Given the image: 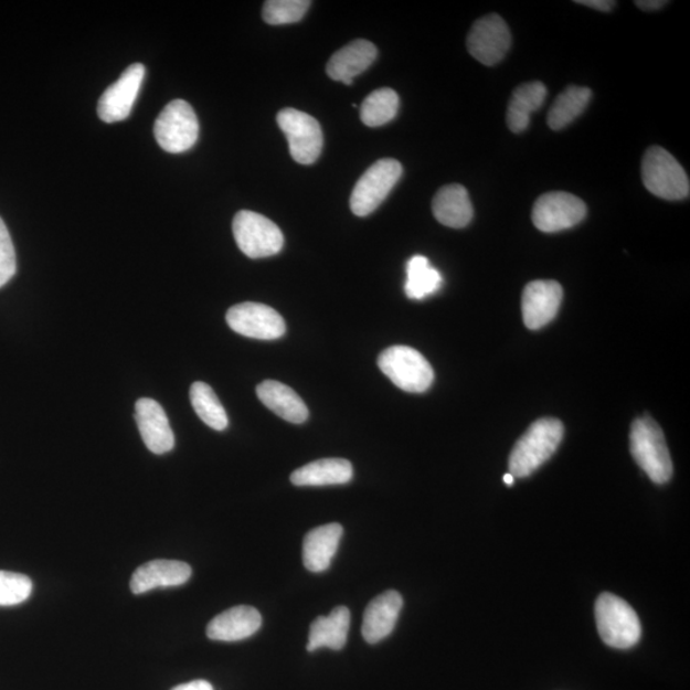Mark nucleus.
Listing matches in <instances>:
<instances>
[{
	"instance_id": "1",
	"label": "nucleus",
	"mask_w": 690,
	"mask_h": 690,
	"mask_svg": "<svg viewBox=\"0 0 690 690\" xmlns=\"http://www.w3.org/2000/svg\"><path fill=\"white\" fill-rule=\"evenodd\" d=\"M564 436V426L556 418H541L519 438L510 453L509 469L519 478L529 477L556 452Z\"/></svg>"
},
{
	"instance_id": "2",
	"label": "nucleus",
	"mask_w": 690,
	"mask_h": 690,
	"mask_svg": "<svg viewBox=\"0 0 690 690\" xmlns=\"http://www.w3.org/2000/svg\"><path fill=\"white\" fill-rule=\"evenodd\" d=\"M630 452L637 465L655 484L664 485L672 476V461L662 429L651 417L633 422Z\"/></svg>"
},
{
	"instance_id": "3",
	"label": "nucleus",
	"mask_w": 690,
	"mask_h": 690,
	"mask_svg": "<svg viewBox=\"0 0 690 690\" xmlns=\"http://www.w3.org/2000/svg\"><path fill=\"white\" fill-rule=\"evenodd\" d=\"M595 615L599 637L607 646L627 649L638 644L643 627L627 601L605 592L596 601Z\"/></svg>"
},
{
	"instance_id": "4",
	"label": "nucleus",
	"mask_w": 690,
	"mask_h": 690,
	"mask_svg": "<svg viewBox=\"0 0 690 690\" xmlns=\"http://www.w3.org/2000/svg\"><path fill=\"white\" fill-rule=\"evenodd\" d=\"M379 368L392 383L407 393H425L434 383L432 364L416 349L394 346L379 357Z\"/></svg>"
},
{
	"instance_id": "5",
	"label": "nucleus",
	"mask_w": 690,
	"mask_h": 690,
	"mask_svg": "<svg viewBox=\"0 0 690 690\" xmlns=\"http://www.w3.org/2000/svg\"><path fill=\"white\" fill-rule=\"evenodd\" d=\"M643 181L655 197L679 201L690 193V182L683 167L660 146H651L643 160Z\"/></svg>"
},
{
	"instance_id": "6",
	"label": "nucleus",
	"mask_w": 690,
	"mask_h": 690,
	"mask_svg": "<svg viewBox=\"0 0 690 690\" xmlns=\"http://www.w3.org/2000/svg\"><path fill=\"white\" fill-rule=\"evenodd\" d=\"M233 234L242 253L250 258L274 256L284 246L279 226L254 211L242 210L234 216Z\"/></svg>"
},
{
	"instance_id": "7",
	"label": "nucleus",
	"mask_w": 690,
	"mask_h": 690,
	"mask_svg": "<svg viewBox=\"0 0 690 690\" xmlns=\"http://www.w3.org/2000/svg\"><path fill=\"white\" fill-rule=\"evenodd\" d=\"M200 132L199 119L191 105L173 100L162 110L153 126V135L162 150L180 153L193 148Z\"/></svg>"
},
{
	"instance_id": "8",
	"label": "nucleus",
	"mask_w": 690,
	"mask_h": 690,
	"mask_svg": "<svg viewBox=\"0 0 690 690\" xmlns=\"http://www.w3.org/2000/svg\"><path fill=\"white\" fill-rule=\"evenodd\" d=\"M403 168L395 159H380L371 166L354 185L351 210L357 216H368L375 211L394 185L401 180Z\"/></svg>"
},
{
	"instance_id": "9",
	"label": "nucleus",
	"mask_w": 690,
	"mask_h": 690,
	"mask_svg": "<svg viewBox=\"0 0 690 690\" xmlns=\"http://www.w3.org/2000/svg\"><path fill=\"white\" fill-rule=\"evenodd\" d=\"M276 121L283 134L287 136L291 158L299 164H314L321 156L323 148V135L319 121L307 113L294 108L280 110Z\"/></svg>"
},
{
	"instance_id": "10",
	"label": "nucleus",
	"mask_w": 690,
	"mask_h": 690,
	"mask_svg": "<svg viewBox=\"0 0 690 690\" xmlns=\"http://www.w3.org/2000/svg\"><path fill=\"white\" fill-rule=\"evenodd\" d=\"M587 206L570 192H549L534 202L532 221L541 232L558 233L573 229L584 221Z\"/></svg>"
},
{
	"instance_id": "11",
	"label": "nucleus",
	"mask_w": 690,
	"mask_h": 690,
	"mask_svg": "<svg viewBox=\"0 0 690 690\" xmlns=\"http://www.w3.org/2000/svg\"><path fill=\"white\" fill-rule=\"evenodd\" d=\"M230 328L243 337L275 340L286 335V321L274 308L256 302L238 304L226 312Z\"/></svg>"
},
{
	"instance_id": "12",
	"label": "nucleus",
	"mask_w": 690,
	"mask_h": 690,
	"mask_svg": "<svg viewBox=\"0 0 690 690\" xmlns=\"http://www.w3.org/2000/svg\"><path fill=\"white\" fill-rule=\"evenodd\" d=\"M511 35L508 24L498 14H487L475 22L467 38V49L485 66H495L509 52Z\"/></svg>"
},
{
	"instance_id": "13",
	"label": "nucleus",
	"mask_w": 690,
	"mask_h": 690,
	"mask_svg": "<svg viewBox=\"0 0 690 690\" xmlns=\"http://www.w3.org/2000/svg\"><path fill=\"white\" fill-rule=\"evenodd\" d=\"M144 77V64L135 63L104 92L97 104V115L105 124H116L131 115Z\"/></svg>"
},
{
	"instance_id": "14",
	"label": "nucleus",
	"mask_w": 690,
	"mask_h": 690,
	"mask_svg": "<svg viewBox=\"0 0 690 690\" xmlns=\"http://www.w3.org/2000/svg\"><path fill=\"white\" fill-rule=\"evenodd\" d=\"M563 300V288L555 280H534L527 284L522 296L526 327L539 330L555 319Z\"/></svg>"
},
{
	"instance_id": "15",
	"label": "nucleus",
	"mask_w": 690,
	"mask_h": 690,
	"mask_svg": "<svg viewBox=\"0 0 690 690\" xmlns=\"http://www.w3.org/2000/svg\"><path fill=\"white\" fill-rule=\"evenodd\" d=\"M135 418L146 448L151 453L161 456L174 448V434L166 411L158 402L141 397L136 403Z\"/></svg>"
},
{
	"instance_id": "16",
	"label": "nucleus",
	"mask_w": 690,
	"mask_h": 690,
	"mask_svg": "<svg viewBox=\"0 0 690 690\" xmlns=\"http://www.w3.org/2000/svg\"><path fill=\"white\" fill-rule=\"evenodd\" d=\"M403 607L396 591H386L373 598L363 615L362 636L370 645L379 644L392 635Z\"/></svg>"
},
{
	"instance_id": "17",
	"label": "nucleus",
	"mask_w": 690,
	"mask_h": 690,
	"mask_svg": "<svg viewBox=\"0 0 690 690\" xmlns=\"http://www.w3.org/2000/svg\"><path fill=\"white\" fill-rule=\"evenodd\" d=\"M191 575L189 564L177 560H152L134 573L131 590L135 595H142L156 588L182 586Z\"/></svg>"
},
{
	"instance_id": "18",
	"label": "nucleus",
	"mask_w": 690,
	"mask_h": 690,
	"mask_svg": "<svg viewBox=\"0 0 690 690\" xmlns=\"http://www.w3.org/2000/svg\"><path fill=\"white\" fill-rule=\"evenodd\" d=\"M263 618L255 607L235 606L219 614L208 625L210 639L221 643H237L254 636L262 628Z\"/></svg>"
},
{
	"instance_id": "19",
	"label": "nucleus",
	"mask_w": 690,
	"mask_h": 690,
	"mask_svg": "<svg viewBox=\"0 0 690 690\" xmlns=\"http://www.w3.org/2000/svg\"><path fill=\"white\" fill-rule=\"evenodd\" d=\"M376 56L375 45L368 40H354L332 54L327 67L328 75L347 86L352 85L354 77L367 71L375 62Z\"/></svg>"
},
{
	"instance_id": "20",
	"label": "nucleus",
	"mask_w": 690,
	"mask_h": 690,
	"mask_svg": "<svg viewBox=\"0 0 690 690\" xmlns=\"http://www.w3.org/2000/svg\"><path fill=\"white\" fill-rule=\"evenodd\" d=\"M436 221L449 229H465L474 219V206L465 187L449 184L438 190L433 200Z\"/></svg>"
},
{
	"instance_id": "21",
	"label": "nucleus",
	"mask_w": 690,
	"mask_h": 690,
	"mask_svg": "<svg viewBox=\"0 0 690 690\" xmlns=\"http://www.w3.org/2000/svg\"><path fill=\"white\" fill-rule=\"evenodd\" d=\"M342 535L343 527L338 523L325 524L308 532L304 541V564L307 570L314 573L328 571Z\"/></svg>"
},
{
	"instance_id": "22",
	"label": "nucleus",
	"mask_w": 690,
	"mask_h": 690,
	"mask_svg": "<svg viewBox=\"0 0 690 690\" xmlns=\"http://www.w3.org/2000/svg\"><path fill=\"white\" fill-rule=\"evenodd\" d=\"M258 400L273 411L276 416L290 422V424H304L308 418V408L302 397L294 389L279 381L267 380L256 389Z\"/></svg>"
},
{
	"instance_id": "23",
	"label": "nucleus",
	"mask_w": 690,
	"mask_h": 690,
	"mask_svg": "<svg viewBox=\"0 0 690 690\" xmlns=\"http://www.w3.org/2000/svg\"><path fill=\"white\" fill-rule=\"evenodd\" d=\"M349 624L351 613L346 606L335 608L328 616H320L311 625L307 651L314 652L322 647L339 651L347 644Z\"/></svg>"
},
{
	"instance_id": "24",
	"label": "nucleus",
	"mask_w": 690,
	"mask_h": 690,
	"mask_svg": "<svg viewBox=\"0 0 690 690\" xmlns=\"http://www.w3.org/2000/svg\"><path fill=\"white\" fill-rule=\"evenodd\" d=\"M353 478L351 461L340 458L320 459L298 468L290 476L296 486L344 485Z\"/></svg>"
},
{
	"instance_id": "25",
	"label": "nucleus",
	"mask_w": 690,
	"mask_h": 690,
	"mask_svg": "<svg viewBox=\"0 0 690 690\" xmlns=\"http://www.w3.org/2000/svg\"><path fill=\"white\" fill-rule=\"evenodd\" d=\"M548 88L539 81L516 88L508 105L507 124L511 132L521 134L530 126L531 116L545 103Z\"/></svg>"
},
{
	"instance_id": "26",
	"label": "nucleus",
	"mask_w": 690,
	"mask_h": 690,
	"mask_svg": "<svg viewBox=\"0 0 690 690\" xmlns=\"http://www.w3.org/2000/svg\"><path fill=\"white\" fill-rule=\"evenodd\" d=\"M592 92L588 87L570 86L565 92L556 97L554 104L548 115V124L550 128L560 131V129L570 126L572 121L578 118L591 102Z\"/></svg>"
},
{
	"instance_id": "27",
	"label": "nucleus",
	"mask_w": 690,
	"mask_h": 690,
	"mask_svg": "<svg viewBox=\"0 0 690 690\" xmlns=\"http://www.w3.org/2000/svg\"><path fill=\"white\" fill-rule=\"evenodd\" d=\"M443 286V276L425 256H413L407 264L405 295L411 299H425L436 294Z\"/></svg>"
},
{
	"instance_id": "28",
	"label": "nucleus",
	"mask_w": 690,
	"mask_h": 690,
	"mask_svg": "<svg viewBox=\"0 0 690 690\" xmlns=\"http://www.w3.org/2000/svg\"><path fill=\"white\" fill-rule=\"evenodd\" d=\"M190 396L194 412L209 427L216 429V432H223L229 427V416H226L223 404L217 400L213 388L198 381V383L192 384Z\"/></svg>"
},
{
	"instance_id": "29",
	"label": "nucleus",
	"mask_w": 690,
	"mask_h": 690,
	"mask_svg": "<svg viewBox=\"0 0 690 690\" xmlns=\"http://www.w3.org/2000/svg\"><path fill=\"white\" fill-rule=\"evenodd\" d=\"M400 110V96L383 87L371 93L361 105V119L368 127H381L392 121Z\"/></svg>"
},
{
	"instance_id": "30",
	"label": "nucleus",
	"mask_w": 690,
	"mask_h": 690,
	"mask_svg": "<svg viewBox=\"0 0 690 690\" xmlns=\"http://www.w3.org/2000/svg\"><path fill=\"white\" fill-rule=\"evenodd\" d=\"M310 6L307 0H269L264 4L263 19L274 26L296 23L305 18Z\"/></svg>"
},
{
	"instance_id": "31",
	"label": "nucleus",
	"mask_w": 690,
	"mask_h": 690,
	"mask_svg": "<svg viewBox=\"0 0 690 690\" xmlns=\"http://www.w3.org/2000/svg\"><path fill=\"white\" fill-rule=\"evenodd\" d=\"M32 592L28 575L0 571V606H13L26 601Z\"/></svg>"
},
{
	"instance_id": "32",
	"label": "nucleus",
	"mask_w": 690,
	"mask_h": 690,
	"mask_svg": "<svg viewBox=\"0 0 690 690\" xmlns=\"http://www.w3.org/2000/svg\"><path fill=\"white\" fill-rule=\"evenodd\" d=\"M15 270H18V264H15L11 234L0 217V288L13 278Z\"/></svg>"
},
{
	"instance_id": "33",
	"label": "nucleus",
	"mask_w": 690,
	"mask_h": 690,
	"mask_svg": "<svg viewBox=\"0 0 690 690\" xmlns=\"http://www.w3.org/2000/svg\"><path fill=\"white\" fill-rule=\"evenodd\" d=\"M576 4L586 6L590 8H594V10L601 12L612 11L615 7V2H611V0H581V2H575Z\"/></svg>"
},
{
	"instance_id": "34",
	"label": "nucleus",
	"mask_w": 690,
	"mask_h": 690,
	"mask_svg": "<svg viewBox=\"0 0 690 690\" xmlns=\"http://www.w3.org/2000/svg\"><path fill=\"white\" fill-rule=\"evenodd\" d=\"M172 690H214V688L206 680H193L190 681V683L178 686Z\"/></svg>"
},
{
	"instance_id": "35",
	"label": "nucleus",
	"mask_w": 690,
	"mask_h": 690,
	"mask_svg": "<svg viewBox=\"0 0 690 690\" xmlns=\"http://www.w3.org/2000/svg\"><path fill=\"white\" fill-rule=\"evenodd\" d=\"M668 2H664V0H644V2H636V6L644 11H657L660 10L664 6H667Z\"/></svg>"
},
{
	"instance_id": "36",
	"label": "nucleus",
	"mask_w": 690,
	"mask_h": 690,
	"mask_svg": "<svg viewBox=\"0 0 690 690\" xmlns=\"http://www.w3.org/2000/svg\"><path fill=\"white\" fill-rule=\"evenodd\" d=\"M516 477L511 474L505 476V482L509 486L514 485Z\"/></svg>"
}]
</instances>
